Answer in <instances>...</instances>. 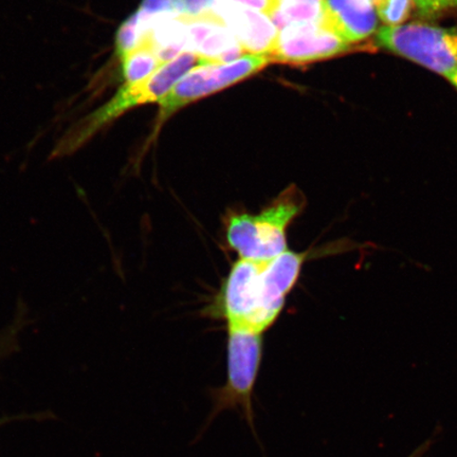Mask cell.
Instances as JSON below:
<instances>
[{
  "label": "cell",
  "instance_id": "ba28073f",
  "mask_svg": "<svg viewBox=\"0 0 457 457\" xmlns=\"http://www.w3.org/2000/svg\"><path fill=\"white\" fill-rule=\"evenodd\" d=\"M211 12L224 22L245 51L267 56L272 53L278 33L268 15L231 0H214Z\"/></svg>",
  "mask_w": 457,
  "mask_h": 457
},
{
  "label": "cell",
  "instance_id": "9a60e30c",
  "mask_svg": "<svg viewBox=\"0 0 457 457\" xmlns=\"http://www.w3.org/2000/svg\"><path fill=\"white\" fill-rule=\"evenodd\" d=\"M213 3L214 0H184L185 15L194 17L208 13Z\"/></svg>",
  "mask_w": 457,
  "mask_h": 457
},
{
  "label": "cell",
  "instance_id": "e0dca14e",
  "mask_svg": "<svg viewBox=\"0 0 457 457\" xmlns=\"http://www.w3.org/2000/svg\"><path fill=\"white\" fill-rule=\"evenodd\" d=\"M447 79H449L450 83L453 84L457 89V71H455L453 73H451Z\"/></svg>",
  "mask_w": 457,
  "mask_h": 457
},
{
  "label": "cell",
  "instance_id": "4fadbf2b",
  "mask_svg": "<svg viewBox=\"0 0 457 457\" xmlns=\"http://www.w3.org/2000/svg\"><path fill=\"white\" fill-rule=\"evenodd\" d=\"M139 9L148 14L155 16L185 15L184 0H143Z\"/></svg>",
  "mask_w": 457,
  "mask_h": 457
},
{
  "label": "cell",
  "instance_id": "52a82bcc",
  "mask_svg": "<svg viewBox=\"0 0 457 457\" xmlns=\"http://www.w3.org/2000/svg\"><path fill=\"white\" fill-rule=\"evenodd\" d=\"M348 50V44L322 24L290 25L282 29L270 60L306 64Z\"/></svg>",
  "mask_w": 457,
  "mask_h": 457
},
{
  "label": "cell",
  "instance_id": "7a4b0ae2",
  "mask_svg": "<svg viewBox=\"0 0 457 457\" xmlns=\"http://www.w3.org/2000/svg\"><path fill=\"white\" fill-rule=\"evenodd\" d=\"M306 198L288 187L259 212L228 210L222 220L228 247L238 259L264 261L288 251V228L304 212Z\"/></svg>",
  "mask_w": 457,
  "mask_h": 457
},
{
  "label": "cell",
  "instance_id": "7c38bea8",
  "mask_svg": "<svg viewBox=\"0 0 457 457\" xmlns=\"http://www.w3.org/2000/svg\"><path fill=\"white\" fill-rule=\"evenodd\" d=\"M375 9L378 19L386 27L403 25L412 12L414 0H375Z\"/></svg>",
  "mask_w": 457,
  "mask_h": 457
},
{
  "label": "cell",
  "instance_id": "9c48e42d",
  "mask_svg": "<svg viewBox=\"0 0 457 457\" xmlns=\"http://www.w3.org/2000/svg\"><path fill=\"white\" fill-rule=\"evenodd\" d=\"M187 53L202 65L226 64L241 59L244 49L227 26L211 12L187 16Z\"/></svg>",
  "mask_w": 457,
  "mask_h": 457
},
{
  "label": "cell",
  "instance_id": "5b68a950",
  "mask_svg": "<svg viewBox=\"0 0 457 457\" xmlns=\"http://www.w3.org/2000/svg\"><path fill=\"white\" fill-rule=\"evenodd\" d=\"M227 352V382L216 392L213 414L241 409L249 425L253 426V396L264 353L262 334L228 328Z\"/></svg>",
  "mask_w": 457,
  "mask_h": 457
},
{
  "label": "cell",
  "instance_id": "277c9868",
  "mask_svg": "<svg viewBox=\"0 0 457 457\" xmlns=\"http://www.w3.org/2000/svg\"><path fill=\"white\" fill-rule=\"evenodd\" d=\"M380 47L447 78L457 71V27L411 22L377 32Z\"/></svg>",
  "mask_w": 457,
  "mask_h": 457
},
{
  "label": "cell",
  "instance_id": "8fae6325",
  "mask_svg": "<svg viewBox=\"0 0 457 457\" xmlns=\"http://www.w3.org/2000/svg\"><path fill=\"white\" fill-rule=\"evenodd\" d=\"M122 65L124 85H133L151 77L163 66L157 55L146 46H140L120 59Z\"/></svg>",
  "mask_w": 457,
  "mask_h": 457
},
{
  "label": "cell",
  "instance_id": "6da1fadb",
  "mask_svg": "<svg viewBox=\"0 0 457 457\" xmlns=\"http://www.w3.org/2000/svg\"><path fill=\"white\" fill-rule=\"evenodd\" d=\"M367 245L342 238L321 249L304 253L288 250L270 260L238 259L207 312L211 318L225 320L228 328L264 334L277 322L308 260L373 247Z\"/></svg>",
  "mask_w": 457,
  "mask_h": 457
},
{
  "label": "cell",
  "instance_id": "8992f818",
  "mask_svg": "<svg viewBox=\"0 0 457 457\" xmlns=\"http://www.w3.org/2000/svg\"><path fill=\"white\" fill-rule=\"evenodd\" d=\"M270 57L250 54L226 64L204 65L182 78L160 103V121L193 101L228 87L260 71L268 65Z\"/></svg>",
  "mask_w": 457,
  "mask_h": 457
},
{
  "label": "cell",
  "instance_id": "2e32d148",
  "mask_svg": "<svg viewBox=\"0 0 457 457\" xmlns=\"http://www.w3.org/2000/svg\"><path fill=\"white\" fill-rule=\"evenodd\" d=\"M231 2H237L244 7L259 11L268 16H270L277 7V0H231Z\"/></svg>",
  "mask_w": 457,
  "mask_h": 457
},
{
  "label": "cell",
  "instance_id": "5bb4252c",
  "mask_svg": "<svg viewBox=\"0 0 457 457\" xmlns=\"http://www.w3.org/2000/svg\"><path fill=\"white\" fill-rule=\"evenodd\" d=\"M422 15L431 16L444 10L457 7V0H414Z\"/></svg>",
  "mask_w": 457,
  "mask_h": 457
},
{
  "label": "cell",
  "instance_id": "3957f363",
  "mask_svg": "<svg viewBox=\"0 0 457 457\" xmlns=\"http://www.w3.org/2000/svg\"><path fill=\"white\" fill-rule=\"evenodd\" d=\"M197 62L199 59L195 54L184 53L160 67L151 77L143 81L133 85H123L107 104L83 120L82 123L73 129V133L66 137V145L71 151L77 150L96 131L121 116L123 112L146 103L159 102L188 71L194 70L193 67Z\"/></svg>",
  "mask_w": 457,
  "mask_h": 457
},
{
  "label": "cell",
  "instance_id": "30bf717a",
  "mask_svg": "<svg viewBox=\"0 0 457 457\" xmlns=\"http://www.w3.org/2000/svg\"><path fill=\"white\" fill-rule=\"evenodd\" d=\"M375 0H324L323 24L348 45L368 38L378 26Z\"/></svg>",
  "mask_w": 457,
  "mask_h": 457
},
{
  "label": "cell",
  "instance_id": "ac0fdd59",
  "mask_svg": "<svg viewBox=\"0 0 457 457\" xmlns=\"http://www.w3.org/2000/svg\"><path fill=\"white\" fill-rule=\"evenodd\" d=\"M286 2H300V0H277V4L278 3H286Z\"/></svg>",
  "mask_w": 457,
  "mask_h": 457
}]
</instances>
